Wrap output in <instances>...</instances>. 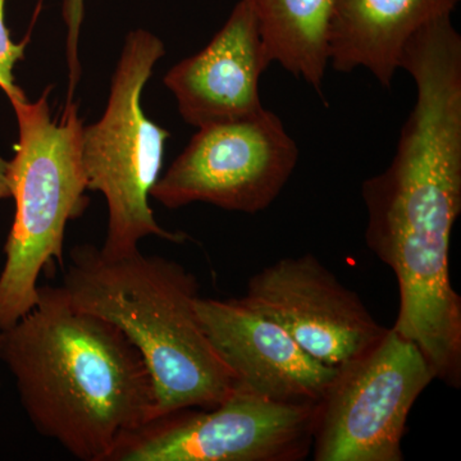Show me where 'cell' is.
<instances>
[{"label": "cell", "mask_w": 461, "mask_h": 461, "mask_svg": "<svg viewBox=\"0 0 461 461\" xmlns=\"http://www.w3.org/2000/svg\"><path fill=\"white\" fill-rule=\"evenodd\" d=\"M366 242L399 285L393 330L420 348L447 386L461 384V297L451 285V232L461 212V105L415 99L395 156L362 185Z\"/></svg>", "instance_id": "cell-1"}, {"label": "cell", "mask_w": 461, "mask_h": 461, "mask_svg": "<svg viewBox=\"0 0 461 461\" xmlns=\"http://www.w3.org/2000/svg\"><path fill=\"white\" fill-rule=\"evenodd\" d=\"M196 311L206 336L241 386L286 403L317 405L326 395L338 366L315 359L241 297H199Z\"/></svg>", "instance_id": "cell-10"}, {"label": "cell", "mask_w": 461, "mask_h": 461, "mask_svg": "<svg viewBox=\"0 0 461 461\" xmlns=\"http://www.w3.org/2000/svg\"><path fill=\"white\" fill-rule=\"evenodd\" d=\"M72 305L118 327L147 364L156 417L178 409H209L232 395L239 381L200 321L199 282L176 260L109 258L94 245L69 251L60 285Z\"/></svg>", "instance_id": "cell-3"}, {"label": "cell", "mask_w": 461, "mask_h": 461, "mask_svg": "<svg viewBox=\"0 0 461 461\" xmlns=\"http://www.w3.org/2000/svg\"><path fill=\"white\" fill-rule=\"evenodd\" d=\"M271 65L256 16L240 0L208 45L176 63L163 83L185 122L200 129L262 111L260 77Z\"/></svg>", "instance_id": "cell-11"}, {"label": "cell", "mask_w": 461, "mask_h": 461, "mask_svg": "<svg viewBox=\"0 0 461 461\" xmlns=\"http://www.w3.org/2000/svg\"><path fill=\"white\" fill-rule=\"evenodd\" d=\"M460 0H339L329 41L330 66L341 74L366 68L384 89L400 69L406 44Z\"/></svg>", "instance_id": "cell-12"}, {"label": "cell", "mask_w": 461, "mask_h": 461, "mask_svg": "<svg viewBox=\"0 0 461 461\" xmlns=\"http://www.w3.org/2000/svg\"><path fill=\"white\" fill-rule=\"evenodd\" d=\"M433 379L418 345L388 329L369 350L338 366L318 403L314 460H403L409 414Z\"/></svg>", "instance_id": "cell-6"}, {"label": "cell", "mask_w": 461, "mask_h": 461, "mask_svg": "<svg viewBox=\"0 0 461 461\" xmlns=\"http://www.w3.org/2000/svg\"><path fill=\"white\" fill-rule=\"evenodd\" d=\"M50 90L35 102L26 95L9 100L18 124L14 157L8 160L16 213L0 272V330L38 304L41 272L54 263L63 267L67 224L89 204L77 104L67 102L60 120H53Z\"/></svg>", "instance_id": "cell-4"}, {"label": "cell", "mask_w": 461, "mask_h": 461, "mask_svg": "<svg viewBox=\"0 0 461 461\" xmlns=\"http://www.w3.org/2000/svg\"><path fill=\"white\" fill-rule=\"evenodd\" d=\"M165 56V44L154 33L142 29L127 33L104 113L83 126L81 160L87 190L98 191L107 202V235L100 251L109 258L135 253L148 236L175 244L189 239L159 226L149 204L171 133L145 114L141 96Z\"/></svg>", "instance_id": "cell-5"}, {"label": "cell", "mask_w": 461, "mask_h": 461, "mask_svg": "<svg viewBox=\"0 0 461 461\" xmlns=\"http://www.w3.org/2000/svg\"><path fill=\"white\" fill-rule=\"evenodd\" d=\"M5 0H0V89L8 100L25 95L14 81V67L25 57V42L12 41L5 25Z\"/></svg>", "instance_id": "cell-15"}, {"label": "cell", "mask_w": 461, "mask_h": 461, "mask_svg": "<svg viewBox=\"0 0 461 461\" xmlns=\"http://www.w3.org/2000/svg\"><path fill=\"white\" fill-rule=\"evenodd\" d=\"M299 160V148L275 112L200 127L150 196L168 209L206 203L256 214L280 196Z\"/></svg>", "instance_id": "cell-8"}, {"label": "cell", "mask_w": 461, "mask_h": 461, "mask_svg": "<svg viewBox=\"0 0 461 461\" xmlns=\"http://www.w3.org/2000/svg\"><path fill=\"white\" fill-rule=\"evenodd\" d=\"M241 299L330 366L366 353L388 330L313 254L282 258L266 267L249 280Z\"/></svg>", "instance_id": "cell-9"}, {"label": "cell", "mask_w": 461, "mask_h": 461, "mask_svg": "<svg viewBox=\"0 0 461 461\" xmlns=\"http://www.w3.org/2000/svg\"><path fill=\"white\" fill-rule=\"evenodd\" d=\"M11 186L8 180V160L0 156V200L11 198Z\"/></svg>", "instance_id": "cell-16"}, {"label": "cell", "mask_w": 461, "mask_h": 461, "mask_svg": "<svg viewBox=\"0 0 461 461\" xmlns=\"http://www.w3.org/2000/svg\"><path fill=\"white\" fill-rule=\"evenodd\" d=\"M317 405L273 402L238 384L214 408H185L124 433L108 461H299L312 451Z\"/></svg>", "instance_id": "cell-7"}, {"label": "cell", "mask_w": 461, "mask_h": 461, "mask_svg": "<svg viewBox=\"0 0 461 461\" xmlns=\"http://www.w3.org/2000/svg\"><path fill=\"white\" fill-rule=\"evenodd\" d=\"M0 362L33 429L83 461H108L118 439L156 417L147 364L122 330L69 303L60 286L0 330Z\"/></svg>", "instance_id": "cell-2"}, {"label": "cell", "mask_w": 461, "mask_h": 461, "mask_svg": "<svg viewBox=\"0 0 461 461\" xmlns=\"http://www.w3.org/2000/svg\"><path fill=\"white\" fill-rule=\"evenodd\" d=\"M339 0H247L272 63L324 99L330 23Z\"/></svg>", "instance_id": "cell-13"}, {"label": "cell", "mask_w": 461, "mask_h": 461, "mask_svg": "<svg viewBox=\"0 0 461 461\" xmlns=\"http://www.w3.org/2000/svg\"><path fill=\"white\" fill-rule=\"evenodd\" d=\"M85 14L84 0H63L62 14L65 21L66 35V60L68 67V102L74 98L76 86L81 77V63L78 57V44H80L81 26H83Z\"/></svg>", "instance_id": "cell-14"}]
</instances>
